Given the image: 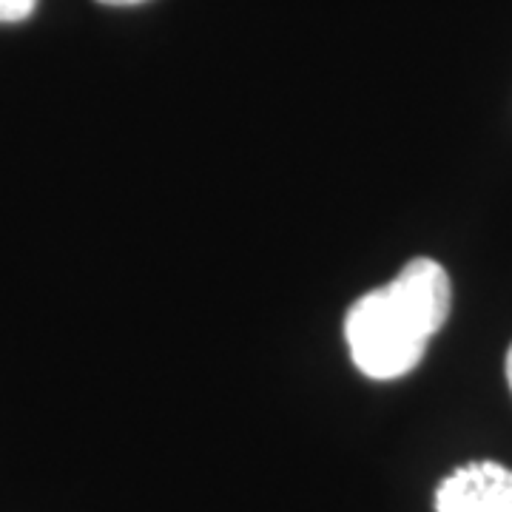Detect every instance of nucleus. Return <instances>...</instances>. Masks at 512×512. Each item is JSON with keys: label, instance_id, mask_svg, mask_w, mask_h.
<instances>
[{"label": "nucleus", "instance_id": "f257e3e1", "mask_svg": "<svg viewBox=\"0 0 512 512\" xmlns=\"http://www.w3.org/2000/svg\"><path fill=\"white\" fill-rule=\"evenodd\" d=\"M453 305L450 276L436 259L416 256L384 288L365 293L345 316L353 365L367 379H399L419 365Z\"/></svg>", "mask_w": 512, "mask_h": 512}, {"label": "nucleus", "instance_id": "f03ea898", "mask_svg": "<svg viewBox=\"0 0 512 512\" xmlns=\"http://www.w3.org/2000/svg\"><path fill=\"white\" fill-rule=\"evenodd\" d=\"M436 512H512V470L495 461L458 467L436 490Z\"/></svg>", "mask_w": 512, "mask_h": 512}, {"label": "nucleus", "instance_id": "7ed1b4c3", "mask_svg": "<svg viewBox=\"0 0 512 512\" xmlns=\"http://www.w3.org/2000/svg\"><path fill=\"white\" fill-rule=\"evenodd\" d=\"M37 0H0V23H20L35 12Z\"/></svg>", "mask_w": 512, "mask_h": 512}, {"label": "nucleus", "instance_id": "20e7f679", "mask_svg": "<svg viewBox=\"0 0 512 512\" xmlns=\"http://www.w3.org/2000/svg\"><path fill=\"white\" fill-rule=\"evenodd\" d=\"M97 3H106V6H137V3H146V0H97Z\"/></svg>", "mask_w": 512, "mask_h": 512}, {"label": "nucleus", "instance_id": "39448f33", "mask_svg": "<svg viewBox=\"0 0 512 512\" xmlns=\"http://www.w3.org/2000/svg\"><path fill=\"white\" fill-rule=\"evenodd\" d=\"M507 382H510V390H512V348L507 353Z\"/></svg>", "mask_w": 512, "mask_h": 512}]
</instances>
